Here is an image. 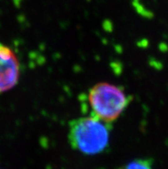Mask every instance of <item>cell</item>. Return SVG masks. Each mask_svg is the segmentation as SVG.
Instances as JSON below:
<instances>
[{
	"label": "cell",
	"instance_id": "6da1fadb",
	"mask_svg": "<svg viewBox=\"0 0 168 169\" xmlns=\"http://www.w3.org/2000/svg\"><path fill=\"white\" fill-rule=\"evenodd\" d=\"M70 145L87 156H94L106 150L110 133L106 123L94 116L81 117L69 124Z\"/></svg>",
	"mask_w": 168,
	"mask_h": 169
},
{
	"label": "cell",
	"instance_id": "7a4b0ae2",
	"mask_svg": "<svg viewBox=\"0 0 168 169\" xmlns=\"http://www.w3.org/2000/svg\"><path fill=\"white\" fill-rule=\"evenodd\" d=\"M87 99L93 115L106 124L118 120L131 102V97L121 88L109 83L94 85Z\"/></svg>",
	"mask_w": 168,
	"mask_h": 169
},
{
	"label": "cell",
	"instance_id": "3957f363",
	"mask_svg": "<svg viewBox=\"0 0 168 169\" xmlns=\"http://www.w3.org/2000/svg\"><path fill=\"white\" fill-rule=\"evenodd\" d=\"M20 77V63L10 47L0 43V93L16 86Z\"/></svg>",
	"mask_w": 168,
	"mask_h": 169
},
{
	"label": "cell",
	"instance_id": "277c9868",
	"mask_svg": "<svg viewBox=\"0 0 168 169\" xmlns=\"http://www.w3.org/2000/svg\"><path fill=\"white\" fill-rule=\"evenodd\" d=\"M118 169H153V164L150 159H136Z\"/></svg>",
	"mask_w": 168,
	"mask_h": 169
}]
</instances>
